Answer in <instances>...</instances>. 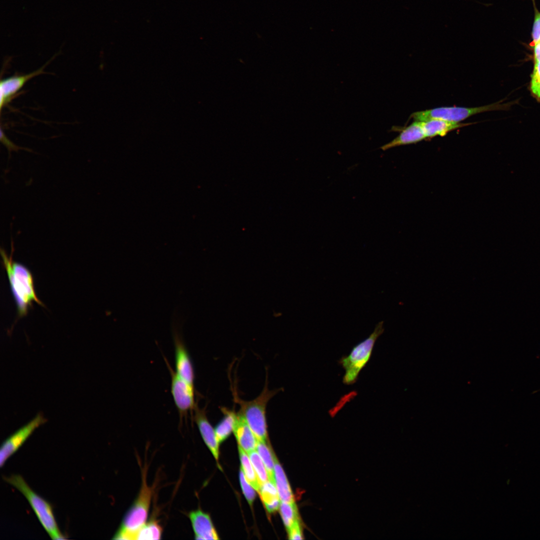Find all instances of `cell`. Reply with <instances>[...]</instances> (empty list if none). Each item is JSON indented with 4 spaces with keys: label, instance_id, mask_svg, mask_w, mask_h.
Here are the masks:
<instances>
[{
    "label": "cell",
    "instance_id": "6da1fadb",
    "mask_svg": "<svg viewBox=\"0 0 540 540\" xmlns=\"http://www.w3.org/2000/svg\"><path fill=\"white\" fill-rule=\"evenodd\" d=\"M13 244L12 240V251L9 257L2 248H0V254L16 305L18 317L21 318L26 316L29 310L32 306L33 302H36L42 306H44L36 294L33 276L30 271L24 264L13 261Z\"/></svg>",
    "mask_w": 540,
    "mask_h": 540
},
{
    "label": "cell",
    "instance_id": "7a4b0ae2",
    "mask_svg": "<svg viewBox=\"0 0 540 540\" xmlns=\"http://www.w3.org/2000/svg\"><path fill=\"white\" fill-rule=\"evenodd\" d=\"M3 480L18 490L26 498L40 522L54 540L66 539L60 530L52 505L36 494L20 474L4 476Z\"/></svg>",
    "mask_w": 540,
    "mask_h": 540
},
{
    "label": "cell",
    "instance_id": "3957f363",
    "mask_svg": "<svg viewBox=\"0 0 540 540\" xmlns=\"http://www.w3.org/2000/svg\"><path fill=\"white\" fill-rule=\"evenodd\" d=\"M280 390H270L268 384L260 394L251 400H244L236 396L235 400L240 405L238 413L246 422L258 441L267 442L268 431L266 408L269 400Z\"/></svg>",
    "mask_w": 540,
    "mask_h": 540
},
{
    "label": "cell",
    "instance_id": "277c9868",
    "mask_svg": "<svg viewBox=\"0 0 540 540\" xmlns=\"http://www.w3.org/2000/svg\"><path fill=\"white\" fill-rule=\"evenodd\" d=\"M384 322H378L372 332L366 339L352 348L348 356H342L338 363L344 370L342 382L344 384H352L356 382L359 373L369 361L376 342L383 333Z\"/></svg>",
    "mask_w": 540,
    "mask_h": 540
},
{
    "label": "cell",
    "instance_id": "5b68a950",
    "mask_svg": "<svg viewBox=\"0 0 540 540\" xmlns=\"http://www.w3.org/2000/svg\"><path fill=\"white\" fill-rule=\"evenodd\" d=\"M142 484L138 495L125 514L113 540H127L128 536L146 522L153 488L148 486L146 472H143Z\"/></svg>",
    "mask_w": 540,
    "mask_h": 540
},
{
    "label": "cell",
    "instance_id": "8992f818",
    "mask_svg": "<svg viewBox=\"0 0 540 540\" xmlns=\"http://www.w3.org/2000/svg\"><path fill=\"white\" fill-rule=\"evenodd\" d=\"M509 104H500V102L474 108L458 106H444L436 108L425 110L416 112L412 114L410 118L414 120L423 121L432 118H440L448 121L460 122L470 116L482 112L504 110L508 108Z\"/></svg>",
    "mask_w": 540,
    "mask_h": 540
},
{
    "label": "cell",
    "instance_id": "52a82bcc",
    "mask_svg": "<svg viewBox=\"0 0 540 540\" xmlns=\"http://www.w3.org/2000/svg\"><path fill=\"white\" fill-rule=\"evenodd\" d=\"M46 421V419L42 414H38L29 422L20 428L4 442L0 449V467L18 450L33 432Z\"/></svg>",
    "mask_w": 540,
    "mask_h": 540
},
{
    "label": "cell",
    "instance_id": "ba28073f",
    "mask_svg": "<svg viewBox=\"0 0 540 540\" xmlns=\"http://www.w3.org/2000/svg\"><path fill=\"white\" fill-rule=\"evenodd\" d=\"M174 320L172 324V334L175 350L176 372L190 384L194 386V372L188 351L180 331V324Z\"/></svg>",
    "mask_w": 540,
    "mask_h": 540
},
{
    "label": "cell",
    "instance_id": "9c48e42d",
    "mask_svg": "<svg viewBox=\"0 0 540 540\" xmlns=\"http://www.w3.org/2000/svg\"><path fill=\"white\" fill-rule=\"evenodd\" d=\"M171 374V392L181 416L196 408L194 387L178 376L170 366Z\"/></svg>",
    "mask_w": 540,
    "mask_h": 540
},
{
    "label": "cell",
    "instance_id": "30bf717a",
    "mask_svg": "<svg viewBox=\"0 0 540 540\" xmlns=\"http://www.w3.org/2000/svg\"><path fill=\"white\" fill-rule=\"evenodd\" d=\"M390 130L398 131L400 134L392 141L382 146L380 148L383 150L398 146L416 144L426 138L420 122L418 120H414L406 127L394 126Z\"/></svg>",
    "mask_w": 540,
    "mask_h": 540
},
{
    "label": "cell",
    "instance_id": "8fae6325",
    "mask_svg": "<svg viewBox=\"0 0 540 540\" xmlns=\"http://www.w3.org/2000/svg\"><path fill=\"white\" fill-rule=\"evenodd\" d=\"M46 64L40 68L28 74L16 76L2 80L0 82V110L18 92L24 84L31 78L44 72V70Z\"/></svg>",
    "mask_w": 540,
    "mask_h": 540
},
{
    "label": "cell",
    "instance_id": "7c38bea8",
    "mask_svg": "<svg viewBox=\"0 0 540 540\" xmlns=\"http://www.w3.org/2000/svg\"><path fill=\"white\" fill-rule=\"evenodd\" d=\"M188 516L192 524L196 540H219L208 514L200 509L192 510Z\"/></svg>",
    "mask_w": 540,
    "mask_h": 540
},
{
    "label": "cell",
    "instance_id": "4fadbf2b",
    "mask_svg": "<svg viewBox=\"0 0 540 540\" xmlns=\"http://www.w3.org/2000/svg\"><path fill=\"white\" fill-rule=\"evenodd\" d=\"M194 410V420L200 435L214 458L218 461L220 443L217 440L214 428L208 420L204 410L200 409L196 406Z\"/></svg>",
    "mask_w": 540,
    "mask_h": 540
},
{
    "label": "cell",
    "instance_id": "5bb4252c",
    "mask_svg": "<svg viewBox=\"0 0 540 540\" xmlns=\"http://www.w3.org/2000/svg\"><path fill=\"white\" fill-rule=\"evenodd\" d=\"M420 122L426 138L436 136H444L452 130L472 124L456 122L440 118H432Z\"/></svg>",
    "mask_w": 540,
    "mask_h": 540
},
{
    "label": "cell",
    "instance_id": "9a60e30c",
    "mask_svg": "<svg viewBox=\"0 0 540 540\" xmlns=\"http://www.w3.org/2000/svg\"><path fill=\"white\" fill-rule=\"evenodd\" d=\"M233 432L238 446L246 452L248 454L256 449L258 440L246 422L238 412Z\"/></svg>",
    "mask_w": 540,
    "mask_h": 540
},
{
    "label": "cell",
    "instance_id": "2e32d148",
    "mask_svg": "<svg viewBox=\"0 0 540 540\" xmlns=\"http://www.w3.org/2000/svg\"><path fill=\"white\" fill-rule=\"evenodd\" d=\"M275 486L280 501L294 502V496L286 476L280 462L274 454Z\"/></svg>",
    "mask_w": 540,
    "mask_h": 540
},
{
    "label": "cell",
    "instance_id": "e0dca14e",
    "mask_svg": "<svg viewBox=\"0 0 540 540\" xmlns=\"http://www.w3.org/2000/svg\"><path fill=\"white\" fill-rule=\"evenodd\" d=\"M224 416L214 428L217 440L220 444L226 440L234 431L237 413L222 408Z\"/></svg>",
    "mask_w": 540,
    "mask_h": 540
},
{
    "label": "cell",
    "instance_id": "ac0fdd59",
    "mask_svg": "<svg viewBox=\"0 0 540 540\" xmlns=\"http://www.w3.org/2000/svg\"><path fill=\"white\" fill-rule=\"evenodd\" d=\"M162 532V528L158 522L152 520L131 533L127 540H160Z\"/></svg>",
    "mask_w": 540,
    "mask_h": 540
},
{
    "label": "cell",
    "instance_id": "d6986e66",
    "mask_svg": "<svg viewBox=\"0 0 540 540\" xmlns=\"http://www.w3.org/2000/svg\"><path fill=\"white\" fill-rule=\"evenodd\" d=\"M259 494L268 512L272 513L279 508L281 501L274 483L268 480L263 484L260 488Z\"/></svg>",
    "mask_w": 540,
    "mask_h": 540
},
{
    "label": "cell",
    "instance_id": "ffe728a7",
    "mask_svg": "<svg viewBox=\"0 0 540 540\" xmlns=\"http://www.w3.org/2000/svg\"><path fill=\"white\" fill-rule=\"evenodd\" d=\"M238 448L241 463L240 468L242 470L247 481L259 493L260 486L250 458L248 456L246 452L240 446H238Z\"/></svg>",
    "mask_w": 540,
    "mask_h": 540
},
{
    "label": "cell",
    "instance_id": "44dd1931",
    "mask_svg": "<svg viewBox=\"0 0 540 540\" xmlns=\"http://www.w3.org/2000/svg\"><path fill=\"white\" fill-rule=\"evenodd\" d=\"M266 443L258 440L256 450L266 466L269 480L275 484L274 454Z\"/></svg>",
    "mask_w": 540,
    "mask_h": 540
},
{
    "label": "cell",
    "instance_id": "7402d4cb",
    "mask_svg": "<svg viewBox=\"0 0 540 540\" xmlns=\"http://www.w3.org/2000/svg\"><path fill=\"white\" fill-rule=\"evenodd\" d=\"M279 509L284 524L288 531L296 520H300L296 505L295 502H288L281 501Z\"/></svg>",
    "mask_w": 540,
    "mask_h": 540
},
{
    "label": "cell",
    "instance_id": "603a6c76",
    "mask_svg": "<svg viewBox=\"0 0 540 540\" xmlns=\"http://www.w3.org/2000/svg\"><path fill=\"white\" fill-rule=\"evenodd\" d=\"M248 454L261 486L263 484L269 480L266 466L257 451L254 450Z\"/></svg>",
    "mask_w": 540,
    "mask_h": 540
},
{
    "label": "cell",
    "instance_id": "cb8c5ba5",
    "mask_svg": "<svg viewBox=\"0 0 540 540\" xmlns=\"http://www.w3.org/2000/svg\"><path fill=\"white\" fill-rule=\"evenodd\" d=\"M239 477L243 494L249 504L251 506L256 498V492L254 488L247 481L241 468L240 471Z\"/></svg>",
    "mask_w": 540,
    "mask_h": 540
},
{
    "label": "cell",
    "instance_id": "d4e9b609",
    "mask_svg": "<svg viewBox=\"0 0 540 540\" xmlns=\"http://www.w3.org/2000/svg\"><path fill=\"white\" fill-rule=\"evenodd\" d=\"M530 89L533 94L540 100V62H534L532 74Z\"/></svg>",
    "mask_w": 540,
    "mask_h": 540
},
{
    "label": "cell",
    "instance_id": "484cf974",
    "mask_svg": "<svg viewBox=\"0 0 540 540\" xmlns=\"http://www.w3.org/2000/svg\"><path fill=\"white\" fill-rule=\"evenodd\" d=\"M532 36V41L530 44V45L534 46L540 42V12L537 10L535 12Z\"/></svg>",
    "mask_w": 540,
    "mask_h": 540
},
{
    "label": "cell",
    "instance_id": "4316f807",
    "mask_svg": "<svg viewBox=\"0 0 540 540\" xmlns=\"http://www.w3.org/2000/svg\"><path fill=\"white\" fill-rule=\"evenodd\" d=\"M288 539H304L300 520H296L288 530Z\"/></svg>",
    "mask_w": 540,
    "mask_h": 540
},
{
    "label": "cell",
    "instance_id": "83f0119b",
    "mask_svg": "<svg viewBox=\"0 0 540 540\" xmlns=\"http://www.w3.org/2000/svg\"><path fill=\"white\" fill-rule=\"evenodd\" d=\"M0 140H1V142L6 147L8 150L9 157H10V154L11 151L18 152V150H25L30 151V152L32 151V150H30L25 148H21V147L18 146L14 144V143H12L10 140H8L6 137V136L2 132V130H1V135H0Z\"/></svg>",
    "mask_w": 540,
    "mask_h": 540
},
{
    "label": "cell",
    "instance_id": "f1b7e54d",
    "mask_svg": "<svg viewBox=\"0 0 540 540\" xmlns=\"http://www.w3.org/2000/svg\"><path fill=\"white\" fill-rule=\"evenodd\" d=\"M534 62H540V42L534 46Z\"/></svg>",
    "mask_w": 540,
    "mask_h": 540
}]
</instances>
